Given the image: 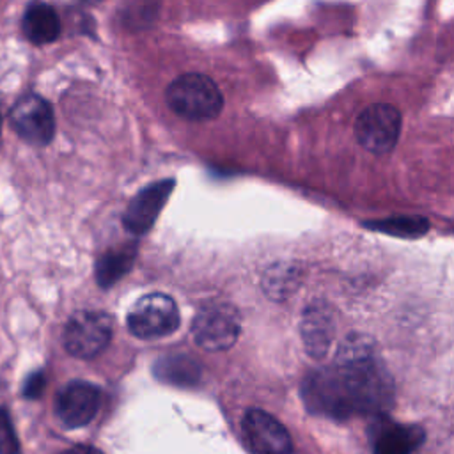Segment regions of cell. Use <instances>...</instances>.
I'll use <instances>...</instances> for the list:
<instances>
[{
    "label": "cell",
    "instance_id": "cell-14",
    "mask_svg": "<svg viewBox=\"0 0 454 454\" xmlns=\"http://www.w3.org/2000/svg\"><path fill=\"white\" fill-rule=\"evenodd\" d=\"M137 254V245H122L105 252L96 264V280L101 287H110L126 271H129Z\"/></svg>",
    "mask_w": 454,
    "mask_h": 454
},
{
    "label": "cell",
    "instance_id": "cell-16",
    "mask_svg": "<svg viewBox=\"0 0 454 454\" xmlns=\"http://www.w3.org/2000/svg\"><path fill=\"white\" fill-rule=\"evenodd\" d=\"M154 372L160 380L176 385H193L200 376V367L188 355H170L158 362Z\"/></svg>",
    "mask_w": 454,
    "mask_h": 454
},
{
    "label": "cell",
    "instance_id": "cell-7",
    "mask_svg": "<svg viewBox=\"0 0 454 454\" xmlns=\"http://www.w3.org/2000/svg\"><path fill=\"white\" fill-rule=\"evenodd\" d=\"M9 121L14 131L34 145H46L55 135V117L50 103L37 94L21 96L11 108Z\"/></svg>",
    "mask_w": 454,
    "mask_h": 454
},
{
    "label": "cell",
    "instance_id": "cell-15",
    "mask_svg": "<svg viewBox=\"0 0 454 454\" xmlns=\"http://www.w3.org/2000/svg\"><path fill=\"white\" fill-rule=\"evenodd\" d=\"M300 284V270L296 264H275L268 268L262 278V287L266 296L273 300L289 298Z\"/></svg>",
    "mask_w": 454,
    "mask_h": 454
},
{
    "label": "cell",
    "instance_id": "cell-19",
    "mask_svg": "<svg viewBox=\"0 0 454 454\" xmlns=\"http://www.w3.org/2000/svg\"><path fill=\"white\" fill-rule=\"evenodd\" d=\"M44 376L41 372H35V374H30V378L25 381L23 385V394L27 397H39L43 388H44Z\"/></svg>",
    "mask_w": 454,
    "mask_h": 454
},
{
    "label": "cell",
    "instance_id": "cell-4",
    "mask_svg": "<svg viewBox=\"0 0 454 454\" xmlns=\"http://www.w3.org/2000/svg\"><path fill=\"white\" fill-rule=\"evenodd\" d=\"M112 317L103 310H80L64 328V348L76 358H94L112 340Z\"/></svg>",
    "mask_w": 454,
    "mask_h": 454
},
{
    "label": "cell",
    "instance_id": "cell-2",
    "mask_svg": "<svg viewBox=\"0 0 454 454\" xmlns=\"http://www.w3.org/2000/svg\"><path fill=\"white\" fill-rule=\"evenodd\" d=\"M168 108L186 121H211L223 108L218 85L206 74L184 73L170 82L165 90Z\"/></svg>",
    "mask_w": 454,
    "mask_h": 454
},
{
    "label": "cell",
    "instance_id": "cell-1",
    "mask_svg": "<svg viewBox=\"0 0 454 454\" xmlns=\"http://www.w3.org/2000/svg\"><path fill=\"white\" fill-rule=\"evenodd\" d=\"M392 397L390 374L372 340L360 333L348 335L335 362L310 372L303 383V399L309 410L332 419L380 413L390 406Z\"/></svg>",
    "mask_w": 454,
    "mask_h": 454
},
{
    "label": "cell",
    "instance_id": "cell-13",
    "mask_svg": "<svg viewBox=\"0 0 454 454\" xmlns=\"http://www.w3.org/2000/svg\"><path fill=\"white\" fill-rule=\"evenodd\" d=\"M23 34L34 44L53 43L60 34V20L48 4H32L23 16Z\"/></svg>",
    "mask_w": 454,
    "mask_h": 454
},
{
    "label": "cell",
    "instance_id": "cell-12",
    "mask_svg": "<svg viewBox=\"0 0 454 454\" xmlns=\"http://www.w3.org/2000/svg\"><path fill=\"white\" fill-rule=\"evenodd\" d=\"M424 442V431L413 424L383 420L372 434V454H413Z\"/></svg>",
    "mask_w": 454,
    "mask_h": 454
},
{
    "label": "cell",
    "instance_id": "cell-17",
    "mask_svg": "<svg viewBox=\"0 0 454 454\" xmlns=\"http://www.w3.org/2000/svg\"><path fill=\"white\" fill-rule=\"evenodd\" d=\"M371 227L387 231L395 236H420L422 232L427 231L429 225H427V220H424V218L403 216V218H390V220H385L380 223H371Z\"/></svg>",
    "mask_w": 454,
    "mask_h": 454
},
{
    "label": "cell",
    "instance_id": "cell-11",
    "mask_svg": "<svg viewBox=\"0 0 454 454\" xmlns=\"http://www.w3.org/2000/svg\"><path fill=\"white\" fill-rule=\"evenodd\" d=\"M335 321L330 307L323 301H312L301 319V337L310 356L321 358L333 339Z\"/></svg>",
    "mask_w": 454,
    "mask_h": 454
},
{
    "label": "cell",
    "instance_id": "cell-8",
    "mask_svg": "<svg viewBox=\"0 0 454 454\" xmlns=\"http://www.w3.org/2000/svg\"><path fill=\"white\" fill-rule=\"evenodd\" d=\"M101 392L96 385L82 380L67 383L57 395L55 411L67 427H82L89 424L99 410Z\"/></svg>",
    "mask_w": 454,
    "mask_h": 454
},
{
    "label": "cell",
    "instance_id": "cell-20",
    "mask_svg": "<svg viewBox=\"0 0 454 454\" xmlns=\"http://www.w3.org/2000/svg\"><path fill=\"white\" fill-rule=\"evenodd\" d=\"M60 454H103V452L98 450L96 447H90V445H74L71 449L62 450Z\"/></svg>",
    "mask_w": 454,
    "mask_h": 454
},
{
    "label": "cell",
    "instance_id": "cell-10",
    "mask_svg": "<svg viewBox=\"0 0 454 454\" xmlns=\"http://www.w3.org/2000/svg\"><path fill=\"white\" fill-rule=\"evenodd\" d=\"M172 190H174V179H163L140 190L131 199V202L128 204L122 215V223L126 231H129L131 234L147 232L153 227L154 220L158 218L160 211L163 209Z\"/></svg>",
    "mask_w": 454,
    "mask_h": 454
},
{
    "label": "cell",
    "instance_id": "cell-9",
    "mask_svg": "<svg viewBox=\"0 0 454 454\" xmlns=\"http://www.w3.org/2000/svg\"><path fill=\"white\" fill-rule=\"evenodd\" d=\"M243 431L255 454H291L293 442L287 429L262 410H248L243 417Z\"/></svg>",
    "mask_w": 454,
    "mask_h": 454
},
{
    "label": "cell",
    "instance_id": "cell-18",
    "mask_svg": "<svg viewBox=\"0 0 454 454\" xmlns=\"http://www.w3.org/2000/svg\"><path fill=\"white\" fill-rule=\"evenodd\" d=\"M0 454H20V443L14 434L9 413L0 408Z\"/></svg>",
    "mask_w": 454,
    "mask_h": 454
},
{
    "label": "cell",
    "instance_id": "cell-3",
    "mask_svg": "<svg viewBox=\"0 0 454 454\" xmlns=\"http://www.w3.org/2000/svg\"><path fill=\"white\" fill-rule=\"evenodd\" d=\"M241 319L231 303L215 301L204 305L193 317L192 335L206 351L229 349L239 337Z\"/></svg>",
    "mask_w": 454,
    "mask_h": 454
},
{
    "label": "cell",
    "instance_id": "cell-21",
    "mask_svg": "<svg viewBox=\"0 0 454 454\" xmlns=\"http://www.w3.org/2000/svg\"><path fill=\"white\" fill-rule=\"evenodd\" d=\"M0 144H2V114H0Z\"/></svg>",
    "mask_w": 454,
    "mask_h": 454
},
{
    "label": "cell",
    "instance_id": "cell-6",
    "mask_svg": "<svg viewBox=\"0 0 454 454\" xmlns=\"http://www.w3.org/2000/svg\"><path fill=\"white\" fill-rule=\"evenodd\" d=\"M401 133V114L388 103H374L364 108L355 121L358 144L374 154H385L397 144Z\"/></svg>",
    "mask_w": 454,
    "mask_h": 454
},
{
    "label": "cell",
    "instance_id": "cell-5",
    "mask_svg": "<svg viewBox=\"0 0 454 454\" xmlns=\"http://www.w3.org/2000/svg\"><path fill=\"white\" fill-rule=\"evenodd\" d=\"M179 326L176 301L163 293H149L128 312V328L138 339H160Z\"/></svg>",
    "mask_w": 454,
    "mask_h": 454
},
{
    "label": "cell",
    "instance_id": "cell-22",
    "mask_svg": "<svg viewBox=\"0 0 454 454\" xmlns=\"http://www.w3.org/2000/svg\"><path fill=\"white\" fill-rule=\"evenodd\" d=\"M83 2H101V0H83Z\"/></svg>",
    "mask_w": 454,
    "mask_h": 454
}]
</instances>
